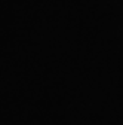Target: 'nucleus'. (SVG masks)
Here are the masks:
<instances>
[]
</instances>
